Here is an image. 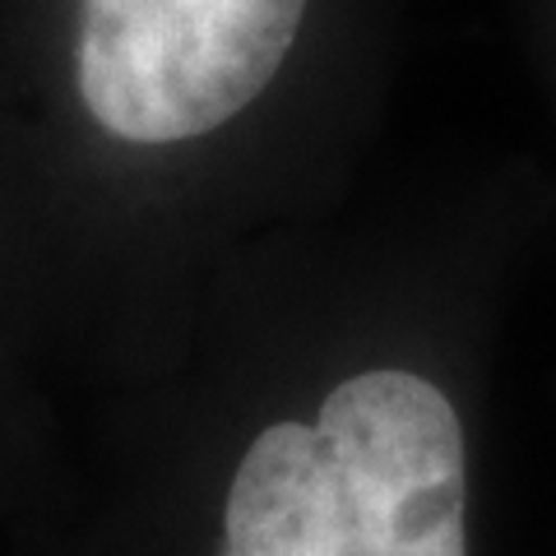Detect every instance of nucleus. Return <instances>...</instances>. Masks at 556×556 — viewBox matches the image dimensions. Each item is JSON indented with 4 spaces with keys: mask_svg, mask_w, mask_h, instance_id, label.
I'll list each match as a JSON object with an SVG mask.
<instances>
[{
    "mask_svg": "<svg viewBox=\"0 0 556 556\" xmlns=\"http://www.w3.org/2000/svg\"><path fill=\"white\" fill-rule=\"evenodd\" d=\"M135 482V556H486L478 399L413 348L251 357Z\"/></svg>",
    "mask_w": 556,
    "mask_h": 556,
    "instance_id": "f257e3e1",
    "label": "nucleus"
},
{
    "mask_svg": "<svg viewBox=\"0 0 556 556\" xmlns=\"http://www.w3.org/2000/svg\"><path fill=\"white\" fill-rule=\"evenodd\" d=\"M306 0H56V102L93 149L204 144L274 84Z\"/></svg>",
    "mask_w": 556,
    "mask_h": 556,
    "instance_id": "f03ea898",
    "label": "nucleus"
}]
</instances>
